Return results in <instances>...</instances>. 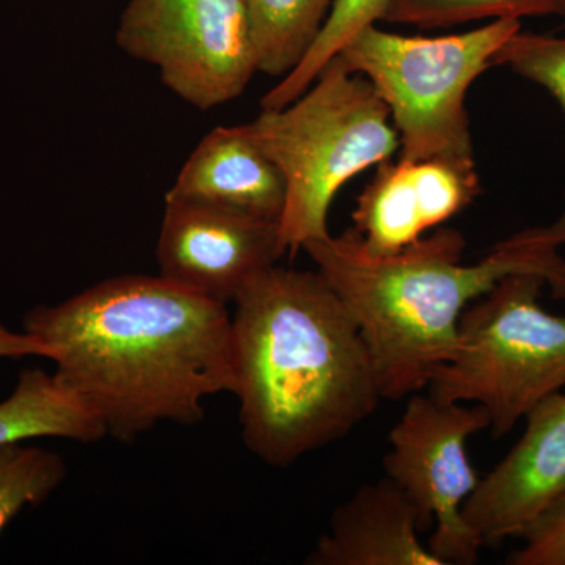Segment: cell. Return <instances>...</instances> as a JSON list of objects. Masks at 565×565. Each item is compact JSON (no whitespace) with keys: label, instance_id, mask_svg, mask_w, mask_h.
<instances>
[{"label":"cell","instance_id":"cell-8","mask_svg":"<svg viewBox=\"0 0 565 565\" xmlns=\"http://www.w3.org/2000/svg\"><path fill=\"white\" fill-rule=\"evenodd\" d=\"M489 427L479 405L415 393L388 435L385 476L407 494L424 530L434 526L427 546L444 565L478 563L482 544L463 519L465 501L479 482L467 444Z\"/></svg>","mask_w":565,"mask_h":565},{"label":"cell","instance_id":"cell-3","mask_svg":"<svg viewBox=\"0 0 565 565\" xmlns=\"http://www.w3.org/2000/svg\"><path fill=\"white\" fill-rule=\"evenodd\" d=\"M463 234L438 228L393 255H374L351 228L305 245L311 262L360 327L382 399H403L429 386L456 351L459 322L475 302L511 275L544 278L565 297V259L512 234L481 262L463 264Z\"/></svg>","mask_w":565,"mask_h":565},{"label":"cell","instance_id":"cell-16","mask_svg":"<svg viewBox=\"0 0 565 565\" xmlns=\"http://www.w3.org/2000/svg\"><path fill=\"white\" fill-rule=\"evenodd\" d=\"M392 0H333L332 10L313 46L302 62L286 74L262 99L263 109H281L303 95L316 77L333 61L345 44L370 25L384 21Z\"/></svg>","mask_w":565,"mask_h":565},{"label":"cell","instance_id":"cell-15","mask_svg":"<svg viewBox=\"0 0 565 565\" xmlns=\"http://www.w3.org/2000/svg\"><path fill=\"white\" fill-rule=\"evenodd\" d=\"M258 71L285 77L321 33L333 0H244Z\"/></svg>","mask_w":565,"mask_h":565},{"label":"cell","instance_id":"cell-14","mask_svg":"<svg viewBox=\"0 0 565 565\" xmlns=\"http://www.w3.org/2000/svg\"><path fill=\"white\" fill-rule=\"evenodd\" d=\"M41 437L93 444L106 430L54 374L24 370L14 392L0 403V446Z\"/></svg>","mask_w":565,"mask_h":565},{"label":"cell","instance_id":"cell-17","mask_svg":"<svg viewBox=\"0 0 565 565\" xmlns=\"http://www.w3.org/2000/svg\"><path fill=\"white\" fill-rule=\"evenodd\" d=\"M492 66H504L544 87L565 110V35L519 31L494 54ZM520 237L544 247H565V210L555 222L523 230Z\"/></svg>","mask_w":565,"mask_h":565},{"label":"cell","instance_id":"cell-12","mask_svg":"<svg viewBox=\"0 0 565 565\" xmlns=\"http://www.w3.org/2000/svg\"><path fill=\"white\" fill-rule=\"evenodd\" d=\"M422 519L392 479L364 484L334 509L310 565H444L424 545Z\"/></svg>","mask_w":565,"mask_h":565},{"label":"cell","instance_id":"cell-10","mask_svg":"<svg viewBox=\"0 0 565 565\" xmlns=\"http://www.w3.org/2000/svg\"><path fill=\"white\" fill-rule=\"evenodd\" d=\"M522 437L479 479L463 519L482 546L520 537L565 498V393L535 405Z\"/></svg>","mask_w":565,"mask_h":565},{"label":"cell","instance_id":"cell-9","mask_svg":"<svg viewBox=\"0 0 565 565\" xmlns=\"http://www.w3.org/2000/svg\"><path fill=\"white\" fill-rule=\"evenodd\" d=\"M285 255L280 223L196 202L166 200L156 258L159 275L228 305L256 274Z\"/></svg>","mask_w":565,"mask_h":565},{"label":"cell","instance_id":"cell-21","mask_svg":"<svg viewBox=\"0 0 565 565\" xmlns=\"http://www.w3.org/2000/svg\"><path fill=\"white\" fill-rule=\"evenodd\" d=\"M50 359V349L39 338L29 333L11 332L0 322V359H22V356Z\"/></svg>","mask_w":565,"mask_h":565},{"label":"cell","instance_id":"cell-6","mask_svg":"<svg viewBox=\"0 0 565 565\" xmlns=\"http://www.w3.org/2000/svg\"><path fill=\"white\" fill-rule=\"evenodd\" d=\"M544 278L511 275L468 305L456 351L430 381V394L484 408L494 437L565 386V316L541 302Z\"/></svg>","mask_w":565,"mask_h":565},{"label":"cell","instance_id":"cell-18","mask_svg":"<svg viewBox=\"0 0 565 565\" xmlns=\"http://www.w3.org/2000/svg\"><path fill=\"white\" fill-rule=\"evenodd\" d=\"M563 17L565 0H392L384 21L422 29L473 21Z\"/></svg>","mask_w":565,"mask_h":565},{"label":"cell","instance_id":"cell-2","mask_svg":"<svg viewBox=\"0 0 565 565\" xmlns=\"http://www.w3.org/2000/svg\"><path fill=\"white\" fill-rule=\"evenodd\" d=\"M234 390L245 446L273 467L341 440L382 394L360 327L319 270L277 264L237 294Z\"/></svg>","mask_w":565,"mask_h":565},{"label":"cell","instance_id":"cell-11","mask_svg":"<svg viewBox=\"0 0 565 565\" xmlns=\"http://www.w3.org/2000/svg\"><path fill=\"white\" fill-rule=\"evenodd\" d=\"M476 166L427 159L386 161L356 199L353 230L374 255H393L475 202Z\"/></svg>","mask_w":565,"mask_h":565},{"label":"cell","instance_id":"cell-20","mask_svg":"<svg viewBox=\"0 0 565 565\" xmlns=\"http://www.w3.org/2000/svg\"><path fill=\"white\" fill-rule=\"evenodd\" d=\"M522 539L523 545L508 557V564L565 565V498Z\"/></svg>","mask_w":565,"mask_h":565},{"label":"cell","instance_id":"cell-4","mask_svg":"<svg viewBox=\"0 0 565 565\" xmlns=\"http://www.w3.org/2000/svg\"><path fill=\"white\" fill-rule=\"evenodd\" d=\"M243 128L285 178V255L329 237L334 195L356 174L390 161L399 148L388 107L370 81L338 55L296 102L263 109Z\"/></svg>","mask_w":565,"mask_h":565},{"label":"cell","instance_id":"cell-5","mask_svg":"<svg viewBox=\"0 0 565 565\" xmlns=\"http://www.w3.org/2000/svg\"><path fill=\"white\" fill-rule=\"evenodd\" d=\"M522 21H490L455 35L407 36L364 29L338 57L370 81L388 107L404 161L475 163L467 93Z\"/></svg>","mask_w":565,"mask_h":565},{"label":"cell","instance_id":"cell-13","mask_svg":"<svg viewBox=\"0 0 565 565\" xmlns=\"http://www.w3.org/2000/svg\"><path fill=\"white\" fill-rule=\"evenodd\" d=\"M166 200L212 204L280 223L286 182L243 125L218 126L196 145Z\"/></svg>","mask_w":565,"mask_h":565},{"label":"cell","instance_id":"cell-7","mask_svg":"<svg viewBox=\"0 0 565 565\" xmlns=\"http://www.w3.org/2000/svg\"><path fill=\"white\" fill-rule=\"evenodd\" d=\"M117 44L196 109L233 102L258 73L244 0H131Z\"/></svg>","mask_w":565,"mask_h":565},{"label":"cell","instance_id":"cell-1","mask_svg":"<svg viewBox=\"0 0 565 565\" xmlns=\"http://www.w3.org/2000/svg\"><path fill=\"white\" fill-rule=\"evenodd\" d=\"M24 332L50 349L55 379L118 441L161 423H202L204 399L234 390L228 308L161 275H121L33 308Z\"/></svg>","mask_w":565,"mask_h":565},{"label":"cell","instance_id":"cell-19","mask_svg":"<svg viewBox=\"0 0 565 565\" xmlns=\"http://www.w3.org/2000/svg\"><path fill=\"white\" fill-rule=\"evenodd\" d=\"M24 444L0 446V534L22 509L43 503L66 476L61 456Z\"/></svg>","mask_w":565,"mask_h":565}]
</instances>
